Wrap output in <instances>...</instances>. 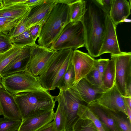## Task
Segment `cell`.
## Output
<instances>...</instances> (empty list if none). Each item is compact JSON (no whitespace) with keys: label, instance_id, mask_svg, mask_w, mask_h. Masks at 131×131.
I'll return each instance as SVG.
<instances>
[{"label":"cell","instance_id":"cell-9","mask_svg":"<svg viewBox=\"0 0 131 131\" xmlns=\"http://www.w3.org/2000/svg\"><path fill=\"white\" fill-rule=\"evenodd\" d=\"M56 51L35 43L32 45L27 70L36 77L45 71Z\"/></svg>","mask_w":131,"mask_h":131},{"label":"cell","instance_id":"cell-12","mask_svg":"<svg viewBox=\"0 0 131 131\" xmlns=\"http://www.w3.org/2000/svg\"><path fill=\"white\" fill-rule=\"evenodd\" d=\"M116 28L109 14H107L106 27L99 56L106 53L116 55L121 52L117 39Z\"/></svg>","mask_w":131,"mask_h":131},{"label":"cell","instance_id":"cell-48","mask_svg":"<svg viewBox=\"0 0 131 131\" xmlns=\"http://www.w3.org/2000/svg\"><path fill=\"white\" fill-rule=\"evenodd\" d=\"M1 6V0H0V7Z\"/></svg>","mask_w":131,"mask_h":131},{"label":"cell","instance_id":"cell-35","mask_svg":"<svg viewBox=\"0 0 131 131\" xmlns=\"http://www.w3.org/2000/svg\"><path fill=\"white\" fill-rule=\"evenodd\" d=\"M95 3L107 14H109L112 0H93Z\"/></svg>","mask_w":131,"mask_h":131},{"label":"cell","instance_id":"cell-31","mask_svg":"<svg viewBox=\"0 0 131 131\" xmlns=\"http://www.w3.org/2000/svg\"><path fill=\"white\" fill-rule=\"evenodd\" d=\"M85 78L92 84L103 89L101 77L98 70L95 67Z\"/></svg>","mask_w":131,"mask_h":131},{"label":"cell","instance_id":"cell-3","mask_svg":"<svg viewBox=\"0 0 131 131\" xmlns=\"http://www.w3.org/2000/svg\"><path fill=\"white\" fill-rule=\"evenodd\" d=\"M14 97L21 114L22 121L31 116L53 110L56 101L47 91L25 92Z\"/></svg>","mask_w":131,"mask_h":131},{"label":"cell","instance_id":"cell-39","mask_svg":"<svg viewBox=\"0 0 131 131\" xmlns=\"http://www.w3.org/2000/svg\"><path fill=\"white\" fill-rule=\"evenodd\" d=\"M37 131H57L53 121L47 124Z\"/></svg>","mask_w":131,"mask_h":131},{"label":"cell","instance_id":"cell-38","mask_svg":"<svg viewBox=\"0 0 131 131\" xmlns=\"http://www.w3.org/2000/svg\"><path fill=\"white\" fill-rule=\"evenodd\" d=\"M26 1V0H1V6H5L20 3H25Z\"/></svg>","mask_w":131,"mask_h":131},{"label":"cell","instance_id":"cell-47","mask_svg":"<svg viewBox=\"0 0 131 131\" xmlns=\"http://www.w3.org/2000/svg\"><path fill=\"white\" fill-rule=\"evenodd\" d=\"M2 86L0 82V89L2 87Z\"/></svg>","mask_w":131,"mask_h":131},{"label":"cell","instance_id":"cell-42","mask_svg":"<svg viewBox=\"0 0 131 131\" xmlns=\"http://www.w3.org/2000/svg\"><path fill=\"white\" fill-rule=\"evenodd\" d=\"M58 2L69 5L77 0H57Z\"/></svg>","mask_w":131,"mask_h":131},{"label":"cell","instance_id":"cell-2","mask_svg":"<svg viewBox=\"0 0 131 131\" xmlns=\"http://www.w3.org/2000/svg\"><path fill=\"white\" fill-rule=\"evenodd\" d=\"M56 1L48 16L41 24L38 40V45L48 48H51L69 23V6Z\"/></svg>","mask_w":131,"mask_h":131},{"label":"cell","instance_id":"cell-44","mask_svg":"<svg viewBox=\"0 0 131 131\" xmlns=\"http://www.w3.org/2000/svg\"><path fill=\"white\" fill-rule=\"evenodd\" d=\"M126 108L127 115L130 121L131 122V108L126 104Z\"/></svg>","mask_w":131,"mask_h":131},{"label":"cell","instance_id":"cell-45","mask_svg":"<svg viewBox=\"0 0 131 131\" xmlns=\"http://www.w3.org/2000/svg\"><path fill=\"white\" fill-rule=\"evenodd\" d=\"M131 22V20L130 19H128L127 18H125L122 20L121 23V22H126V23H130Z\"/></svg>","mask_w":131,"mask_h":131},{"label":"cell","instance_id":"cell-28","mask_svg":"<svg viewBox=\"0 0 131 131\" xmlns=\"http://www.w3.org/2000/svg\"><path fill=\"white\" fill-rule=\"evenodd\" d=\"M58 103V106L54 113L53 121L57 131H65L66 118L64 110L61 104Z\"/></svg>","mask_w":131,"mask_h":131},{"label":"cell","instance_id":"cell-16","mask_svg":"<svg viewBox=\"0 0 131 131\" xmlns=\"http://www.w3.org/2000/svg\"><path fill=\"white\" fill-rule=\"evenodd\" d=\"M57 3L56 0H44L31 10L26 20L30 27L42 24L48 16Z\"/></svg>","mask_w":131,"mask_h":131},{"label":"cell","instance_id":"cell-29","mask_svg":"<svg viewBox=\"0 0 131 131\" xmlns=\"http://www.w3.org/2000/svg\"><path fill=\"white\" fill-rule=\"evenodd\" d=\"M73 131H98L92 121L79 117L73 126Z\"/></svg>","mask_w":131,"mask_h":131},{"label":"cell","instance_id":"cell-36","mask_svg":"<svg viewBox=\"0 0 131 131\" xmlns=\"http://www.w3.org/2000/svg\"><path fill=\"white\" fill-rule=\"evenodd\" d=\"M109 60V59H108L96 60L95 67L99 71L102 79L103 72Z\"/></svg>","mask_w":131,"mask_h":131},{"label":"cell","instance_id":"cell-43","mask_svg":"<svg viewBox=\"0 0 131 131\" xmlns=\"http://www.w3.org/2000/svg\"><path fill=\"white\" fill-rule=\"evenodd\" d=\"M123 97L126 104L131 108V97Z\"/></svg>","mask_w":131,"mask_h":131},{"label":"cell","instance_id":"cell-23","mask_svg":"<svg viewBox=\"0 0 131 131\" xmlns=\"http://www.w3.org/2000/svg\"><path fill=\"white\" fill-rule=\"evenodd\" d=\"M102 80L103 89L105 91L111 88L115 85V64L113 59H111L108 60L103 72Z\"/></svg>","mask_w":131,"mask_h":131},{"label":"cell","instance_id":"cell-10","mask_svg":"<svg viewBox=\"0 0 131 131\" xmlns=\"http://www.w3.org/2000/svg\"><path fill=\"white\" fill-rule=\"evenodd\" d=\"M93 102L107 110L115 112H121L127 115L124 97L115 84L105 91L99 99Z\"/></svg>","mask_w":131,"mask_h":131},{"label":"cell","instance_id":"cell-5","mask_svg":"<svg viewBox=\"0 0 131 131\" xmlns=\"http://www.w3.org/2000/svg\"><path fill=\"white\" fill-rule=\"evenodd\" d=\"M0 82L3 87L13 95L25 92L47 91L37 77L27 70L5 75L0 79Z\"/></svg>","mask_w":131,"mask_h":131},{"label":"cell","instance_id":"cell-30","mask_svg":"<svg viewBox=\"0 0 131 131\" xmlns=\"http://www.w3.org/2000/svg\"><path fill=\"white\" fill-rule=\"evenodd\" d=\"M21 122V120H13L4 117L0 118V131H18Z\"/></svg>","mask_w":131,"mask_h":131},{"label":"cell","instance_id":"cell-22","mask_svg":"<svg viewBox=\"0 0 131 131\" xmlns=\"http://www.w3.org/2000/svg\"><path fill=\"white\" fill-rule=\"evenodd\" d=\"M86 8V1L77 0L69 5V23L80 21L85 14Z\"/></svg>","mask_w":131,"mask_h":131},{"label":"cell","instance_id":"cell-40","mask_svg":"<svg viewBox=\"0 0 131 131\" xmlns=\"http://www.w3.org/2000/svg\"><path fill=\"white\" fill-rule=\"evenodd\" d=\"M44 0H26L25 3L32 8L41 4Z\"/></svg>","mask_w":131,"mask_h":131},{"label":"cell","instance_id":"cell-8","mask_svg":"<svg viewBox=\"0 0 131 131\" xmlns=\"http://www.w3.org/2000/svg\"><path fill=\"white\" fill-rule=\"evenodd\" d=\"M111 56L115 64V84L122 95L126 96V88L131 85V52H122Z\"/></svg>","mask_w":131,"mask_h":131},{"label":"cell","instance_id":"cell-15","mask_svg":"<svg viewBox=\"0 0 131 131\" xmlns=\"http://www.w3.org/2000/svg\"><path fill=\"white\" fill-rule=\"evenodd\" d=\"M54 113L52 110L22 121L18 131H37L53 120Z\"/></svg>","mask_w":131,"mask_h":131},{"label":"cell","instance_id":"cell-11","mask_svg":"<svg viewBox=\"0 0 131 131\" xmlns=\"http://www.w3.org/2000/svg\"><path fill=\"white\" fill-rule=\"evenodd\" d=\"M72 60L75 75L74 84L86 77L94 67L96 60L88 54L76 49L73 51Z\"/></svg>","mask_w":131,"mask_h":131},{"label":"cell","instance_id":"cell-20","mask_svg":"<svg viewBox=\"0 0 131 131\" xmlns=\"http://www.w3.org/2000/svg\"><path fill=\"white\" fill-rule=\"evenodd\" d=\"M87 106L97 116L106 131H122L105 109L93 102Z\"/></svg>","mask_w":131,"mask_h":131},{"label":"cell","instance_id":"cell-37","mask_svg":"<svg viewBox=\"0 0 131 131\" xmlns=\"http://www.w3.org/2000/svg\"><path fill=\"white\" fill-rule=\"evenodd\" d=\"M41 26V24L37 25L31 27L29 29L31 37L35 40L38 37Z\"/></svg>","mask_w":131,"mask_h":131},{"label":"cell","instance_id":"cell-32","mask_svg":"<svg viewBox=\"0 0 131 131\" xmlns=\"http://www.w3.org/2000/svg\"><path fill=\"white\" fill-rule=\"evenodd\" d=\"M26 18L17 19L9 21H0V32L9 36L14 28L19 22Z\"/></svg>","mask_w":131,"mask_h":131},{"label":"cell","instance_id":"cell-46","mask_svg":"<svg viewBox=\"0 0 131 131\" xmlns=\"http://www.w3.org/2000/svg\"><path fill=\"white\" fill-rule=\"evenodd\" d=\"M1 115H2V113L1 111V108L0 107V116Z\"/></svg>","mask_w":131,"mask_h":131},{"label":"cell","instance_id":"cell-34","mask_svg":"<svg viewBox=\"0 0 131 131\" xmlns=\"http://www.w3.org/2000/svg\"><path fill=\"white\" fill-rule=\"evenodd\" d=\"M13 45L9 36L0 32V53L7 50Z\"/></svg>","mask_w":131,"mask_h":131},{"label":"cell","instance_id":"cell-13","mask_svg":"<svg viewBox=\"0 0 131 131\" xmlns=\"http://www.w3.org/2000/svg\"><path fill=\"white\" fill-rule=\"evenodd\" d=\"M71 88L87 105L97 100L105 91L102 88L92 84L85 78L80 80Z\"/></svg>","mask_w":131,"mask_h":131},{"label":"cell","instance_id":"cell-25","mask_svg":"<svg viewBox=\"0 0 131 131\" xmlns=\"http://www.w3.org/2000/svg\"><path fill=\"white\" fill-rule=\"evenodd\" d=\"M78 114L82 119L92 121L98 131H106L104 126L97 116L87 106L81 104L79 106Z\"/></svg>","mask_w":131,"mask_h":131},{"label":"cell","instance_id":"cell-1","mask_svg":"<svg viewBox=\"0 0 131 131\" xmlns=\"http://www.w3.org/2000/svg\"><path fill=\"white\" fill-rule=\"evenodd\" d=\"M107 14L93 0L86 1V11L80 21L84 28L85 46L89 54L93 58L99 56Z\"/></svg>","mask_w":131,"mask_h":131},{"label":"cell","instance_id":"cell-6","mask_svg":"<svg viewBox=\"0 0 131 131\" xmlns=\"http://www.w3.org/2000/svg\"><path fill=\"white\" fill-rule=\"evenodd\" d=\"M85 45L83 26L80 20L68 23L50 49L55 51L68 49L75 50Z\"/></svg>","mask_w":131,"mask_h":131},{"label":"cell","instance_id":"cell-21","mask_svg":"<svg viewBox=\"0 0 131 131\" xmlns=\"http://www.w3.org/2000/svg\"><path fill=\"white\" fill-rule=\"evenodd\" d=\"M75 72L72 59L60 80L57 88L59 91L66 90L70 89L75 83Z\"/></svg>","mask_w":131,"mask_h":131},{"label":"cell","instance_id":"cell-17","mask_svg":"<svg viewBox=\"0 0 131 131\" xmlns=\"http://www.w3.org/2000/svg\"><path fill=\"white\" fill-rule=\"evenodd\" d=\"M32 46H25L22 52L1 71L0 79L7 75L27 70Z\"/></svg>","mask_w":131,"mask_h":131},{"label":"cell","instance_id":"cell-4","mask_svg":"<svg viewBox=\"0 0 131 131\" xmlns=\"http://www.w3.org/2000/svg\"><path fill=\"white\" fill-rule=\"evenodd\" d=\"M73 51L68 49L56 51L45 71L37 77L46 90H54L57 88L72 59Z\"/></svg>","mask_w":131,"mask_h":131},{"label":"cell","instance_id":"cell-7","mask_svg":"<svg viewBox=\"0 0 131 131\" xmlns=\"http://www.w3.org/2000/svg\"><path fill=\"white\" fill-rule=\"evenodd\" d=\"M53 98L63 106L66 118L65 131H73V126L79 118L78 114L79 107L83 101L71 88L59 91L58 95Z\"/></svg>","mask_w":131,"mask_h":131},{"label":"cell","instance_id":"cell-27","mask_svg":"<svg viewBox=\"0 0 131 131\" xmlns=\"http://www.w3.org/2000/svg\"><path fill=\"white\" fill-rule=\"evenodd\" d=\"M10 38L13 45L26 46L36 43V40L31 37L29 29L18 36Z\"/></svg>","mask_w":131,"mask_h":131},{"label":"cell","instance_id":"cell-18","mask_svg":"<svg viewBox=\"0 0 131 131\" xmlns=\"http://www.w3.org/2000/svg\"><path fill=\"white\" fill-rule=\"evenodd\" d=\"M130 0H112L109 16L116 28L124 19L127 18L130 14Z\"/></svg>","mask_w":131,"mask_h":131},{"label":"cell","instance_id":"cell-26","mask_svg":"<svg viewBox=\"0 0 131 131\" xmlns=\"http://www.w3.org/2000/svg\"><path fill=\"white\" fill-rule=\"evenodd\" d=\"M106 110L122 131H131V122L126 115L121 112H115Z\"/></svg>","mask_w":131,"mask_h":131},{"label":"cell","instance_id":"cell-14","mask_svg":"<svg viewBox=\"0 0 131 131\" xmlns=\"http://www.w3.org/2000/svg\"><path fill=\"white\" fill-rule=\"evenodd\" d=\"M0 107L2 115L4 117L13 120H21V114L14 95L3 86L0 89Z\"/></svg>","mask_w":131,"mask_h":131},{"label":"cell","instance_id":"cell-33","mask_svg":"<svg viewBox=\"0 0 131 131\" xmlns=\"http://www.w3.org/2000/svg\"><path fill=\"white\" fill-rule=\"evenodd\" d=\"M27 18L19 22L14 28L9 35L10 38L18 36L29 28Z\"/></svg>","mask_w":131,"mask_h":131},{"label":"cell","instance_id":"cell-19","mask_svg":"<svg viewBox=\"0 0 131 131\" xmlns=\"http://www.w3.org/2000/svg\"><path fill=\"white\" fill-rule=\"evenodd\" d=\"M32 8L25 3H20L0 7V17L22 19L28 17Z\"/></svg>","mask_w":131,"mask_h":131},{"label":"cell","instance_id":"cell-24","mask_svg":"<svg viewBox=\"0 0 131 131\" xmlns=\"http://www.w3.org/2000/svg\"><path fill=\"white\" fill-rule=\"evenodd\" d=\"M25 47L13 45L10 49L0 53V72L22 52Z\"/></svg>","mask_w":131,"mask_h":131},{"label":"cell","instance_id":"cell-41","mask_svg":"<svg viewBox=\"0 0 131 131\" xmlns=\"http://www.w3.org/2000/svg\"><path fill=\"white\" fill-rule=\"evenodd\" d=\"M17 19H20L16 18L11 17H0V21L5 22L11 21Z\"/></svg>","mask_w":131,"mask_h":131}]
</instances>
